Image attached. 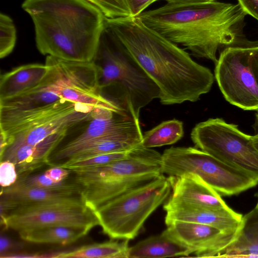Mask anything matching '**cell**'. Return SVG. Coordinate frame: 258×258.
<instances>
[{"mask_svg": "<svg viewBox=\"0 0 258 258\" xmlns=\"http://www.w3.org/2000/svg\"><path fill=\"white\" fill-rule=\"evenodd\" d=\"M160 1V0H159ZM167 3H184V4H202L215 1V0H161Z\"/></svg>", "mask_w": 258, "mask_h": 258, "instance_id": "34", "label": "cell"}, {"mask_svg": "<svg viewBox=\"0 0 258 258\" xmlns=\"http://www.w3.org/2000/svg\"><path fill=\"white\" fill-rule=\"evenodd\" d=\"M254 208L258 210V201Z\"/></svg>", "mask_w": 258, "mask_h": 258, "instance_id": "37", "label": "cell"}, {"mask_svg": "<svg viewBox=\"0 0 258 258\" xmlns=\"http://www.w3.org/2000/svg\"><path fill=\"white\" fill-rule=\"evenodd\" d=\"M162 172L169 176L194 174L220 195H236L258 181L196 147H171L162 154Z\"/></svg>", "mask_w": 258, "mask_h": 258, "instance_id": "7", "label": "cell"}, {"mask_svg": "<svg viewBox=\"0 0 258 258\" xmlns=\"http://www.w3.org/2000/svg\"><path fill=\"white\" fill-rule=\"evenodd\" d=\"M244 11L258 21V0H237Z\"/></svg>", "mask_w": 258, "mask_h": 258, "instance_id": "32", "label": "cell"}, {"mask_svg": "<svg viewBox=\"0 0 258 258\" xmlns=\"http://www.w3.org/2000/svg\"><path fill=\"white\" fill-rule=\"evenodd\" d=\"M95 108L66 100L49 112L4 135L7 146L11 144H37L52 134L68 130L90 119Z\"/></svg>", "mask_w": 258, "mask_h": 258, "instance_id": "13", "label": "cell"}, {"mask_svg": "<svg viewBox=\"0 0 258 258\" xmlns=\"http://www.w3.org/2000/svg\"><path fill=\"white\" fill-rule=\"evenodd\" d=\"M97 7L108 19L132 17L124 0H85Z\"/></svg>", "mask_w": 258, "mask_h": 258, "instance_id": "28", "label": "cell"}, {"mask_svg": "<svg viewBox=\"0 0 258 258\" xmlns=\"http://www.w3.org/2000/svg\"><path fill=\"white\" fill-rule=\"evenodd\" d=\"M258 255V210L254 208L243 216L235 240L219 255V257H247Z\"/></svg>", "mask_w": 258, "mask_h": 258, "instance_id": "21", "label": "cell"}, {"mask_svg": "<svg viewBox=\"0 0 258 258\" xmlns=\"http://www.w3.org/2000/svg\"><path fill=\"white\" fill-rule=\"evenodd\" d=\"M13 247V243L11 241L5 236L1 237V257L4 255L9 249Z\"/></svg>", "mask_w": 258, "mask_h": 258, "instance_id": "33", "label": "cell"}, {"mask_svg": "<svg viewBox=\"0 0 258 258\" xmlns=\"http://www.w3.org/2000/svg\"><path fill=\"white\" fill-rule=\"evenodd\" d=\"M72 171L61 167L53 166L44 172L45 176L56 182L68 179Z\"/></svg>", "mask_w": 258, "mask_h": 258, "instance_id": "31", "label": "cell"}, {"mask_svg": "<svg viewBox=\"0 0 258 258\" xmlns=\"http://www.w3.org/2000/svg\"><path fill=\"white\" fill-rule=\"evenodd\" d=\"M132 150L104 153L80 159H69L52 166H59L71 171L102 166L125 158Z\"/></svg>", "mask_w": 258, "mask_h": 258, "instance_id": "26", "label": "cell"}, {"mask_svg": "<svg viewBox=\"0 0 258 258\" xmlns=\"http://www.w3.org/2000/svg\"><path fill=\"white\" fill-rule=\"evenodd\" d=\"M182 121L173 119L163 121L143 135L141 146L152 148L173 144L183 135Z\"/></svg>", "mask_w": 258, "mask_h": 258, "instance_id": "24", "label": "cell"}, {"mask_svg": "<svg viewBox=\"0 0 258 258\" xmlns=\"http://www.w3.org/2000/svg\"><path fill=\"white\" fill-rule=\"evenodd\" d=\"M247 14L238 3H167L137 17L144 25L198 58L216 63L217 53L232 46H250L244 33Z\"/></svg>", "mask_w": 258, "mask_h": 258, "instance_id": "2", "label": "cell"}, {"mask_svg": "<svg viewBox=\"0 0 258 258\" xmlns=\"http://www.w3.org/2000/svg\"><path fill=\"white\" fill-rule=\"evenodd\" d=\"M128 241L110 240L93 243L72 250L45 253V256L53 258H128Z\"/></svg>", "mask_w": 258, "mask_h": 258, "instance_id": "22", "label": "cell"}, {"mask_svg": "<svg viewBox=\"0 0 258 258\" xmlns=\"http://www.w3.org/2000/svg\"><path fill=\"white\" fill-rule=\"evenodd\" d=\"M188 249L172 237L166 229L130 247L128 258L187 256Z\"/></svg>", "mask_w": 258, "mask_h": 258, "instance_id": "20", "label": "cell"}, {"mask_svg": "<svg viewBox=\"0 0 258 258\" xmlns=\"http://www.w3.org/2000/svg\"><path fill=\"white\" fill-rule=\"evenodd\" d=\"M18 233L22 239L31 243L68 245L86 236L88 232L74 227L53 226L34 228Z\"/></svg>", "mask_w": 258, "mask_h": 258, "instance_id": "23", "label": "cell"}, {"mask_svg": "<svg viewBox=\"0 0 258 258\" xmlns=\"http://www.w3.org/2000/svg\"><path fill=\"white\" fill-rule=\"evenodd\" d=\"M168 178L172 188L169 199L172 200L216 210L230 208L218 192L196 174Z\"/></svg>", "mask_w": 258, "mask_h": 258, "instance_id": "18", "label": "cell"}, {"mask_svg": "<svg viewBox=\"0 0 258 258\" xmlns=\"http://www.w3.org/2000/svg\"><path fill=\"white\" fill-rule=\"evenodd\" d=\"M45 63L51 73L48 88L63 99L95 107H113L122 102L103 95L92 61H71L47 55Z\"/></svg>", "mask_w": 258, "mask_h": 258, "instance_id": "11", "label": "cell"}, {"mask_svg": "<svg viewBox=\"0 0 258 258\" xmlns=\"http://www.w3.org/2000/svg\"><path fill=\"white\" fill-rule=\"evenodd\" d=\"M17 40L16 29L9 16L0 14V57L3 58L13 50Z\"/></svg>", "mask_w": 258, "mask_h": 258, "instance_id": "27", "label": "cell"}, {"mask_svg": "<svg viewBox=\"0 0 258 258\" xmlns=\"http://www.w3.org/2000/svg\"><path fill=\"white\" fill-rule=\"evenodd\" d=\"M190 137L196 148L258 181V149L253 136L237 125L221 118H209L196 124Z\"/></svg>", "mask_w": 258, "mask_h": 258, "instance_id": "8", "label": "cell"}, {"mask_svg": "<svg viewBox=\"0 0 258 258\" xmlns=\"http://www.w3.org/2000/svg\"><path fill=\"white\" fill-rule=\"evenodd\" d=\"M166 212L165 223L184 221L215 227L225 232L240 229L243 216L230 208L216 210L168 199L163 205Z\"/></svg>", "mask_w": 258, "mask_h": 258, "instance_id": "16", "label": "cell"}, {"mask_svg": "<svg viewBox=\"0 0 258 258\" xmlns=\"http://www.w3.org/2000/svg\"><path fill=\"white\" fill-rule=\"evenodd\" d=\"M78 135L58 146L50 157L49 165L63 162L74 156L84 146L99 138L141 128L132 105L121 102L113 107H96L90 119L83 122Z\"/></svg>", "mask_w": 258, "mask_h": 258, "instance_id": "12", "label": "cell"}, {"mask_svg": "<svg viewBox=\"0 0 258 258\" xmlns=\"http://www.w3.org/2000/svg\"><path fill=\"white\" fill-rule=\"evenodd\" d=\"M81 198L92 211L115 198L159 177L162 154L139 146L125 158L104 166L72 171Z\"/></svg>", "mask_w": 258, "mask_h": 258, "instance_id": "4", "label": "cell"}, {"mask_svg": "<svg viewBox=\"0 0 258 258\" xmlns=\"http://www.w3.org/2000/svg\"><path fill=\"white\" fill-rule=\"evenodd\" d=\"M255 111V117L253 127L255 133L254 135L258 136V109Z\"/></svg>", "mask_w": 258, "mask_h": 258, "instance_id": "35", "label": "cell"}, {"mask_svg": "<svg viewBox=\"0 0 258 258\" xmlns=\"http://www.w3.org/2000/svg\"><path fill=\"white\" fill-rule=\"evenodd\" d=\"M22 8L33 22L42 54L71 61L93 60L105 18L95 6L85 0H25Z\"/></svg>", "mask_w": 258, "mask_h": 258, "instance_id": "3", "label": "cell"}, {"mask_svg": "<svg viewBox=\"0 0 258 258\" xmlns=\"http://www.w3.org/2000/svg\"><path fill=\"white\" fill-rule=\"evenodd\" d=\"M18 174L15 164L9 161H1L0 184L2 187H7L15 184Z\"/></svg>", "mask_w": 258, "mask_h": 258, "instance_id": "29", "label": "cell"}, {"mask_svg": "<svg viewBox=\"0 0 258 258\" xmlns=\"http://www.w3.org/2000/svg\"><path fill=\"white\" fill-rule=\"evenodd\" d=\"M67 131L52 134L34 145H10L0 154L1 161L14 163L18 176L30 174L45 164L49 165L51 154L63 141Z\"/></svg>", "mask_w": 258, "mask_h": 258, "instance_id": "17", "label": "cell"}, {"mask_svg": "<svg viewBox=\"0 0 258 258\" xmlns=\"http://www.w3.org/2000/svg\"><path fill=\"white\" fill-rule=\"evenodd\" d=\"M51 78L49 67L46 76L35 88L17 96L0 99V132L6 135L48 113L66 100L49 89Z\"/></svg>", "mask_w": 258, "mask_h": 258, "instance_id": "14", "label": "cell"}, {"mask_svg": "<svg viewBox=\"0 0 258 258\" xmlns=\"http://www.w3.org/2000/svg\"><path fill=\"white\" fill-rule=\"evenodd\" d=\"M92 61L97 69L101 91L109 87H118L137 117H139L141 108L154 99H159L158 87L133 59L105 22Z\"/></svg>", "mask_w": 258, "mask_h": 258, "instance_id": "5", "label": "cell"}, {"mask_svg": "<svg viewBox=\"0 0 258 258\" xmlns=\"http://www.w3.org/2000/svg\"><path fill=\"white\" fill-rule=\"evenodd\" d=\"M170 235L199 257H219L236 238L239 230L225 232L215 227L175 221L166 224Z\"/></svg>", "mask_w": 258, "mask_h": 258, "instance_id": "15", "label": "cell"}, {"mask_svg": "<svg viewBox=\"0 0 258 258\" xmlns=\"http://www.w3.org/2000/svg\"><path fill=\"white\" fill-rule=\"evenodd\" d=\"M1 225L18 232L47 226H63L88 232L99 225L94 212L81 197L70 200L19 207L1 220Z\"/></svg>", "mask_w": 258, "mask_h": 258, "instance_id": "10", "label": "cell"}, {"mask_svg": "<svg viewBox=\"0 0 258 258\" xmlns=\"http://www.w3.org/2000/svg\"><path fill=\"white\" fill-rule=\"evenodd\" d=\"M171 189L168 178L162 174L102 205L94 212L102 232L112 239H133Z\"/></svg>", "mask_w": 258, "mask_h": 258, "instance_id": "6", "label": "cell"}, {"mask_svg": "<svg viewBox=\"0 0 258 258\" xmlns=\"http://www.w3.org/2000/svg\"><path fill=\"white\" fill-rule=\"evenodd\" d=\"M68 179L59 182H56L47 177L44 173L25 174L18 176L17 183L27 186L42 189L71 193L80 196L79 188L75 182Z\"/></svg>", "mask_w": 258, "mask_h": 258, "instance_id": "25", "label": "cell"}, {"mask_svg": "<svg viewBox=\"0 0 258 258\" xmlns=\"http://www.w3.org/2000/svg\"><path fill=\"white\" fill-rule=\"evenodd\" d=\"M253 137L254 144L255 147L258 149V136L254 135V136H253Z\"/></svg>", "mask_w": 258, "mask_h": 258, "instance_id": "36", "label": "cell"}, {"mask_svg": "<svg viewBox=\"0 0 258 258\" xmlns=\"http://www.w3.org/2000/svg\"><path fill=\"white\" fill-rule=\"evenodd\" d=\"M105 22L158 87L162 104L196 102L211 89L214 77L209 69L196 62L184 49L137 18L105 17Z\"/></svg>", "mask_w": 258, "mask_h": 258, "instance_id": "1", "label": "cell"}, {"mask_svg": "<svg viewBox=\"0 0 258 258\" xmlns=\"http://www.w3.org/2000/svg\"><path fill=\"white\" fill-rule=\"evenodd\" d=\"M48 66L39 63L21 66L1 75L0 99L12 97L37 86L47 74Z\"/></svg>", "mask_w": 258, "mask_h": 258, "instance_id": "19", "label": "cell"}, {"mask_svg": "<svg viewBox=\"0 0 258 258\" xmlns=\"http://www.w3.org/2000/svg\"><path fill=\"white\" fill-rule=\"evenodd\" d=\"M159 0H124L132 17H137L150 5Z\"/></svg>", "mask_w": 258, "mask_h": 258, "instance_id": "30", "label": "cell"}, {"mask_svg": "<svg viewBox=\"0 0 258 258\" xmlns=\"http://www.w3.org/2000/svg\"><path fill=\"white\" fill-rule=\"evenodd\" d=\"M215 78L225 99L245 110L258 109V43L223 49Z\"/></svg>", "mask_w": 258, "mask_h": 258, "instance_id": "9", "label": "cell"}]
</instances>
